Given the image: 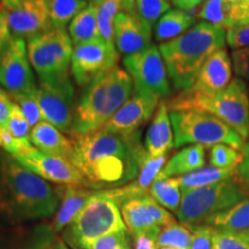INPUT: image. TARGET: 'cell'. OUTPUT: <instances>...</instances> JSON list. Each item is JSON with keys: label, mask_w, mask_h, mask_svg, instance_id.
<instances>
[{"label": "cell", "mask_w": 249, "mask_h": 249, "mask_svg": "<svg viewBox=\"0 0 249 249\" xmlns=\"http://www.w3.org/2000/svg\"><path fill=\"white\" fill-rule=\"evenodd\" d=\"M74 155L71 163L88 180L90 188L111 189L133 182L140 172L144 145L140 132L129 134L96 132L71 136Z\"/></svg>", "instance_id": "obj_1"}, {"label": "cell", "mask_w": 249, "mask_h": 249, "mask_svg": "<svg viewBox=\"0 0 249 249\" xmlns=\"http://www.w3.org/2000/svg\"><path fill=\"white\" fill-rule=\"evenodd\" d=\"M60 194L9 154L0 157V214L18 225L46 219L58 211Z\"/></svg>", "instance_id": "obj_2"}, {"label": "cell", "mask_w": 249, "mask_h": 249, "mask_svg": "<svg viewBox=\"0 0 249 249\" xmlns=\"http://www.w3.org/2000/svg\"><path fill=\"white\" fill-rule=\"evenodd\" d=\"M226 45V30L204 21L181 36L158 45L170 81L176 89L186 91L194 83L205 61Z\"/></svg>", "instance_id": "obj_3"}, {"label": "cell", "mask_w": 249, "mask_h": 249, "mask_svg": "<svg viewBox=\"0 0 249 249\" xmlns=\"http://www.w3.org/2000/svg\"><path fill=\"white\" fill-rule=\"evenodd\" d=\"M133 92L132 77L118 66L92 81L74 108L71 135H83L103 128Z\"/></svg>", "instance_id": "obj_4"}, {"label": "cell", "mask_w": 249, "mask_h": 249, "mask_svg": "<svg viewBox=\"0 0 249 249\" xmlns=\"http://www.w3.org/2000/svg\"><path fill=\"white\" fill-rule=\"evenodd\" d=\"M170 111H200L232 127L242 139L249 138V93L244 80L234 77L225 89L213 93L181 91L167 102Z\"/></svg>", "instance_id": "obj_5"}, {"label": "cell", "mask_w": 249, "mask_h": 249, "mask_svg": "<svg viewBox=\"0 0 249 249\" xmlns=\"http://www.w3.org/2000/svg\"><path fill=\"white\" fill-rule=\"evenodd\" d=\"M249 196V187L236 174L214 185L182 193V201L176 213L180 223L195 227L204 225L211 218L234 207Z\"/></svg>", "instance_id": "obj_6"}, {"label": "cell", "mask_w": 249, "mask_h": 249, "mask_svg": "<svg viewBox=\"0 0 249 249\" xmlns=\"http://www.w3.org/2000/svg\"><path fill=\"white\" fill-rule=\"evenodd\" d=\"M127 230L120 207L104 191H97L75 219L64 230V241L73 249H91L102 236Z\"/></svg>", "instance_id": "obj_7"}, {"label": "cell", "mask_w": 249, "mask_h": 249, "mask_svg": "<svg viewBox=\"0 0 249 249\" xmlns=\"http://www.w3.org/2000/svg\"><path fill=\"white\" fill-rule=\"evenodd\" d=\"M174 133V148L200 144L211 148L227 144L240 150L246 140L232 127L209 113L200 111H170Z\"/></svg>", "instance_id": "obj_8"}, {"label": "cell", "mask_w": 249, "mask_h": 249, "mask_svg": "<svg viewBox=\"0 0 249 249\" xmlns=\"http://www.w3.org/2000/svg\"><path fill=\"white\" fill-rule=\"evenodd\" d=\"M28 58L40 82L70 79L74 45L66 29H51L31 37L27 43Z\"/></svg>", "instance_id": "obj_9"}, {"label": "cell", "mask_w": 249, "mask_h": 249, "mask_svg": "<svg viewBox=\"0 0 249 249\" xmlns=\"http://www.w3.org/2000/svg\"><path fill=\"white\" fill-rule=\"evenodd\" d=\"M124 66L136 91L151 93L158 98L171 93L170 77L158 46L152 44L141 52L127 55L124 58Z\"/></svg>", "instance_id": "obj_10"}, {"label": "cell", "mask_w": 249, "mask_h": 249, "mask_svg": "<svg viewBox=\"0 0 249 249\" xmlns=\"http://www.w3.org/2000/svg\"><path fill=\"white\" fill-rule=\"evenodd\" d=\"M118 50L102 38L74 46L71 75L77 85L88 87L92 81L117 66Z\"/></svg>", "instance_id": "obj_11"}, {"label": "cell", "mask_w": 249, "mask_h": 249, "mask_svg": "<svg viewBox=\"0 0 249 249\" xmlns=\"http://www.w3.org/2000/svg\"><path fill=\"white\" fill-rule=\"evenodd\" d=\"M0 85L11 96L31 92L37 88L27 43L21 37L12 36L0 52Z\"/></svg>", "instance_id": "obj_12"}, {"label": "cell", "mask_w": 249, "mask_h": 249, "mask_svg": "<svg viewBox=\"0 0 249 249\" xmlns=\"http://www.w3.org/2000/svg\"><path fill=\"white\" fill-rule=\"evenodd\" d=\"M74 96L75 90L71 77L58 82H40L36 88V97L43 120L52 124L62 133H71Z\"/></svg>", "instance_id": "obj_13"}, {"label": "cell", "mask_w": 249, "mask_h": 249, "mask_svg": "<svg viewBox=\"0 0 249 249\" xmlns=\"http://www.w3.org/2000/svg\"><path fill=\"white\" fill-rule=\"evenodd\" d=\"M18 163L46 181L61 186L88 187L90 185L81 171L70 160L49 155L31 147L28 150L12 156Z\"/></svg>", "instance_id": "obj_14"}, {"label": "cell", "mask_w": 249, "mask_h": 249, "mask_svg": "<svg viewBox=\"0 0 249 249\" xmlns=\"http://www.w3.org/2000/svg\"><path fill=\"white\" fill-rule=\"evenodd\" d=\"M160 102V98L151 93L134 90L133 95L101 129L121 134L138 132L142 124L154 117Z\"/></svg>", "instance_id": "obj_15"}, {"label": "cell", "mask_w": 249, "mask_h": 249, "mask_svg": "<svg viewBox=\"0 0 249 249\" xmlns=\"http://www.w3.org/2000/svg\"><path fill=\"white\" fill-rule=\"evenodd\" d=\"M7 9L12 36L29 39L53 29L48 0H23Z\"/></svg>", "instance_id": "obj_16"}, {"label": "cell", "mask_w": 249, "mask_h": 249, "mask_svg": "<svg viewBox=\"0 0 249 249\" xmlns=\"http://www.w3.org/2000/svg\"><path fill=\"white\" fill-rule=\"evenodd\" d=\"M152 40V26L138 12H120L114 22V44L120 53L135 54L148 49Z\"/></svg>", "instance_id": "obj_17"}, {"label": "cell", "mask_w": 249, "mask_h": 249, "mask_svg": "<svg viewBox=\"0 0 249 249\" xmlns=\"http://www.w3.org/2000/svg\"><path fill=\"white\" fill-rule=\"evenodd\" d=\"M233 80V64L226 48L217 52L205 61L198 71L193 86L185 92L213 93L225 89Z\"/></svg>", "instance_id": "obj_18"}, {"label": "cell", "mask_w": 249, "mask_h": 249, "mask_svg": "<svg viewBox=\"0 0 249 249\" xmlns=\"http://www.w3.org/2000/svg\"><path fill=\"white\" fill-rule=\"evenodd\" d=\"M144 148L151 157L167 156L174 148V133L167 102L161 99L152 117L144 140Z\"/></svg>", "instance_id": "obj_19"}, {"label": "cell", "mask_w": 249, "mask_h": 249, "mask_svg": "<svg viewBox=\"0 0 249 249\" xmlns=\"http://www.w3.org/2000/svg\"><path fill=\"white\" fill-rule=\"evenodd\" d=\"M31 144L45 154L66 158L71 161L74 145L71 140L67 139L61 130L48 121L42 120L30 130Z\"/></svg>", "instance_id": "obj_20"}, {"label": "cell", "mask_w": 249, "mask_h": 249, "mask_svg": "<svg viewBox=\"0 0 249 249\" xmlns=\"http://www.w3.org/2000/svg\"><path fill=\"white\" fill-rule=\"evenodd\" d=\"M59 191V189H58ZM61 204L53 223L51 224L55 233L64 232V230L75 219L80 211L86 207L90 198L97 193L96 189L79 186H62L60 188Z\"/></svg>", "instance_id": "obj_21"}, {"label": "cell", "mask_w": 249, "mask_h": 249, "mask_svg": "<svg viewBox=\"0 0 249 249\" xmlns=\"http://www.w3.org/2000/svg\"><path fill=\"white\" fill-rule=\"evenodd\" d=\"M57 240L51 224H38L29 229H20L12 240L0 249H52Z\"/></svg>", "instance_id": "obj_22"}, {"label": "cell", "mask_w": 249, "mask_h": 249, "mask_svg": "<svg viewBox=\"0 0 249 249\" xmlns=\"http://www.w3.org/2000/svg\"><path fill=\"white\" fill-rule=\"evenodd\" d=\"M196 24V18L189 12L172 8L155 23L154 34L157 42L166 43L181 36Z\"/></svg>", "instance_id": "obj_23"}, {"label": "cell", "mask_w": 249, "mask_h": 249, "mask_svg": "<svg viewBox=\"0 0 249 249\" xmlns=\"http://www.w3.org/2000/svg\"><path fill=\"white\" fill-rule=\"evenodd\" d=\"M205 165V148L200 144H193L182 148L166 161L160 171L165 177L176 178L202 169Z\"/></svg>", "instance_id": "obj_24"}, {"label": "cell", "mask_w": 249, "mask_h": 249, "mask_svg": "<svg viewBox=\"0 0 249 249\" xmlns=\"http://www.w3.org/2000/svg\"><path fill=\"white\" fill-rule=\"evenodd\" d=\"M149 193L144 195L130 197L120 204V213L127 230L132 232L133 235L150 229L152 226H158L152 218L148 207Z\"/></svg>", "instance_id": "obj_25"}, {"label": "cell", "mask_w": 249, "mask_h": 249, "mask_svg": "<svg viewBox=\"0 0 249 249\" xmlns=\"http://www.w3.org/2000/svg\"><path fill=\"white\" fill-rule=\"evenodd\" d=\"M197 17L204 22L229 30L238 26L236 0H205Z\"/></svg>", "instance_id": "obj_26"}, {"label": "cell", "mask_w": 249, "mask_h": 249, "mask_svg": "<svg viewBox=\"0 0 249 249\" xmlns=\"http://www.w3.org/2000/svg\"><path fill=\"white\" fill-rule=\"evenodd\" d=\"M67 31L74 46L101 38L98 28V8L89 4L71 20Z\"/></svg>", "instance_id": "obj_27"}, {"label": "cell", "mask_w": 249, "mask_h": 249, "mask_svg": "<svg viewBox=\"0 0 249 249\" xmlns=\"http://www.w3.org/2000/svg\"><path fill=\"white\" fill-rule=\"evenodd\" d=\"M236 174V169H219L213 166H204L202 169L193 171L191 173L176 177L181 192H188L193 189L214 185L224 180H227Z\"/></svg>", "instance_id": "obj_28"}, {"label": "cell", "mask_w": 249, "mask_h": 249, "mask_svg": "<svg viewBox=\"0 0 249 249\" xmlns=\"http://www.w3.org/2000/svg\"><path fill=\"white\" fill-rule=\"evenodd\" d=\"M149 194L165 209L177 213L182 201V192L177 178H169L160 172L151 183Z\"/></svg>", "instance_id": "obj_29"}, {"label": "cell", "mask_w": 249, "mask_h": 249, "mask_svg": "<svg viewBox=\"0 0 249 249\" xmlns=\"http://www.w3.org/2000/svg\"><path fill=\"white\" fill-rule=\"evenodd\" d=\"M207 225L220 231H247L249 230V196L234 207L216 214Z\"/></svg>", "instance_id": "obj_30"}, {"label": "cell", "mask_w": 249, "mask_h": 249, "mask_svg": "<svg viewBox=\"0 0 249 249\" xmlns=\"http://www.w3.org/2000/svg\"><path fill=\"white\" fill-rule=\"evenodd\" d=\"M48 2L54 29H66L67 24L88 6L85 0H48Z\"/></svg>", "instance_id": "obj_31"}, {"label": "cell", "mask_w": 249, "mask_h": 249, "mask_svg": "<svg viewBox=\"0 0 249 249\" xmlns=\"http://www.w3.org/2000/svg\"><path fill=\"white\" fill-rule=\"evenodd\" d=\"M192 227L177 220L163 226L158 236L157 247H172L176 249H189L192 244Z\"/></svg>", "instance_id": "obj_32"}, {"label": "cell", "mask_w": 249, "mask_h": 249, "mask_svg": "<svg viewBox=\"0 0 249 249\" xmlns=\"http://www.w3.org/2000/svg\"><path fill=\"white\" fill-rule=\"evenodd\" d=\"M241 160V151L227 144H217L210 148V166L219 167V169H236Z\"/></svg>", "instance_id": "obj_33"}, {"label": "cell", "mask_w": 249, "mask_h": 249, "mask_svg": "<svg viewBox=\"0 0 249 249\" xmlns=\"http://www.w3.org/2000/svg\"><path fill=\"white\" fill-rule=\"evenodd\" d=\"M213 249H249V230L247 231H214Z\"/></svg>", "instance_id": "obj_34"}, {"label": "cell", "mask_w": 249, "mask_h": 249, "mask_svg": "<svg viewBox=\"0 0 249 249\" xmlns=\"http://www.w3.org/2000/svg\"><path fill=\"white\" fill-rule=\"evenodd\" d=\"M136 12L149 23L155 24L171 9L169 0H135Z\"/></svg>", "instance_id": "obj_35"}, {"label": "cell", "mask_w": 249, "mask_h": 249, "mask_svg": "<svg viewBox=\"0 0 249 249\" xmlns=\"http://www.w3.org/2000/svg\"><path fill=\"white\" fill-rule=\"evenodd\" d=\"M11 97L21 107V110H22L24 117L27 118L31 128L35 124H38L39 121L43 120L42 112H40L38 101H37L36 97V89L31 92L14 95L11 96Z\"/></svg>", "instance_id": "obj_36"}, {"label": "cell", "mask_w": 249, "mask_h": 249, "mask_svg": "<svg viewBox=\"0 0 249 249\" xmlns=\"http://www.w3.org/2000/svg\"><path fill=\"white\" fill-rule=\"evenodd\" d=\"M4 129L13 135L14 138L18 139H24L29 138V134L31 130V127L29 123H28L27 118L24 117L22 110L18 107L17 103H13L12 107L11 114H9L8 121L6 124V127Z\"/></svg>", "instance_id": "obj_37"}, {"label": "cell", "mask_w": 249, "mask_h": 249, "mask_svg": "<svg viewBox=\"0 0 249 249\" xmlns=\"http://www.w3.org/2000/svg\"><path fill=\"white\" fill-rule=\"evenodd\" d=\"M91 249H130L127 230L112 232L93 242Z\"/></svg>", "instance_id": "obj_38"}, {"label": "cell", "mask_w": 249, "mask_h": 249, "mask_svg": "<svg viewBox=\"0 0 249 249\" xmlns=\"http://www.w3.org/2000/svg\"><path fill=\"white\" fill-rule=\"evenodd\" d=\"M193 236L189 249H213V239L216 229L211 225H198L192 227Z\"/></svg>", "instance_id": "obj_39"}, {"label": "cell", "mask_w": 249, "mask_h": 249, "mask_svg": "<svg viewBox=\"0 0 249 249\" xmlns=\"http://www.w3.org/2000/svg\"><path fill=\"white\" fill-rule=\"evenodd\" d=\"M226 44L232 50L249 48V23L226 30Z\"/></svg>", "instance_id": "obj_40"}, {"label": "cell", "mask_w": 249, "mask_h": 249, "mask_svg": "<svg viewBox=\"0 0 249 249\" xmlns=\"http://www.w3.org/2000/svg\"><path fill=\"white\" fill-rule=\"evenodd\" d=\"M231 58L236 77L249 82V48L232 50Z\"/></svg>", "instance_id": "obj_41"}, {"label": "cell", "mask_w": 249, "mask_h": 249, "mask_svg": "<svg viewBox=\"0 0 249 249\" xmlns=\"http://www.w3.org/2000/svg\"><path fill=\"white\" fill-rule=\"evenodd\" d=\"M160 230V226H152L134 235L135 249H157V241Z\"/></svg>", "instance_id": "obj_42"}, {"label": "cell", "mask_w": 249, "mask_h": 249, "mask_svg": "<svg viewBox=\"0 0 249 249\" xmlns=\"http://www.w3.org/2000/svg\"><path fill=\"white\" fill-rule=\"evenodd\" d=\"M12 33L8 24V9L4 5H0V52L11 39Z\"/></svg>", "instance_id": "obj_43"}, {"label": "cell", "mask_w": 249, "mask_h": 249, "mask_svg": "<svg viewBox=\"0 0 249 249\" xmlns=\"http://www.w3.org/2000/svg\"><path fill=\"white\" fill-rule=\"evenodd\" d=\"M14 101L12 99L11 95L5 90L0 88V127L5 128L7 124L9 114H11L12 107Z\"/></svg>", "instance_id": "obj_44"}, {"label": "cell", "mask_w": 249, "mask_h": 249, "mask_svg": "<svg viewBox=\"0 0 249 249\" xmlns=\"http://www.w3.org/2000/svg\"><path fill=\"white\" fill-rule=\"evenodd\" d=\"M241 155L242 160L236 167V177L249 187V141L246 142L241 149Z\"/></svg>", "instance_id": "obj_45"}, {"label": "cell", "mask_w": 249, "mask_h": 249, "mask_svg": "<svg viewBox=\"0 0 249 249\" xmlns=\"http://www.w3.org/2000/svg\"><path fill=\"white\" fill-rule=\"evenodd\" d=\"M238 26L249 23V0H236Z\"/></svg>", "instance_id": "obj_46"}, {"label": "cell", "mask_w": 249, "mask_h": 249, "mask_svg": "<svg viewBox=\"0 0 249 249\" xmlns=\"http://www.w3.org/2000/svg\"><path fill=\"white\" fill-rule=\"evenodd\" d=\"M169 1L176 8L191 13L203 2V0H169Z\"/></svg>", "instance_id": "obj_47"}, {"label": "cell", "mask_w": 249, "mask_h": 249, "mask_svg": "<svg viewBox=\"0 0 249 249\" xmlns=\"http://www.w3.org/2000/svg\"><path fill=\"white\" fill-rule=\"evenodd\" d=\"M1 1L6 8H12L20 4V2H22L23 0H1Z\"/></svg>", "instance_id": "obj_48"}, {"label": "cell", "mask_w": 249, "mask_h": 249, "mask_svg": "<svg viewBox=\"0 0 249 249\" xmlns=\"http://www.w3.org/2000/svg\"><path fill=\"white\" fill-rule=\"evenodd\" d=\"M52 249H70V248L67 247L66 242H65L64 240H61V239H57Z\"/></svg>", "instance_id": "obj_49"}, {"label": "cell", "mask_w": 249, "mask_h": 249, "mask_svg": "<svg viewBox=\"0 0 249 249\" xmlns=\"http://www.w3.org/2000/svg\"><path fill=\"white\" fill-rule=\"evenodd\" d=\"M104 1L105 0H91V1H90V4L96 6V7H98V6L102 5Z\"/></svg>", "instance_id": "obj_50"}, {"label": "cell", "mask_w": 249, "mask_h": 249, "mask_svg": "<svg viewBox=\"0 0 249 249\" xmlns=\"http://www.w3.org/2000/svg\"><path fill=\"white\" fill-rule=\"evenodd\" d=\"M2 129L1 127H0V147H2Z\"/></svg>", "instance_id": "obj_51"}, {"label": "cell", "mask_w": 249, "mask_h": 249, "mask_svg": "<svg viewBox=\"0 0 249 249\" xmlns=\"http://www.w3.org/2000/svg\"><path fill=\"white\" fill-rule=\"evenodd\" d=\"M157 249H176V248H172V247H158Z\"/></svg>", "instance_id": "obj_52"}, {"label": "cell", "mask_w": 249, "mask_h": 249, "mask_svg": "<svg viewBox=\"0 0 249 249\" xmlns=\"http://www.w3.org/2000/svg\"><path fill=\"white\" fill-rule=\"evenodd\" d=\"M85 1H91V0H85Z\"/></svg>", "instance_id": "obj_53"}, {"label": "cell", "mask_w": 249, "mask_h": 249, "mask_svg": "<svg viewBox=\"0 0 249 249\" xmlns=\"http://www.w3.org/2000/svg\"><path fill=\"white\" fill-rule=\"evenodd\" d=\"M248 93H249V85H248Z\"/></svg>", "instance_id": "obj_54"}, {"label": "cell", "mask_w": 249, "mask_h": 249, "mask_svg": "<svg viewBox=\"0 0 249 249\" xmlns=\"http://www.w3.org/2000/svg\"><path fill=\"white\" fill-rule=\"evenodd\" d=\"M0 1H1V0H0Z\"/></svg>", "instance_id": "obj_55"}]
</instances>
